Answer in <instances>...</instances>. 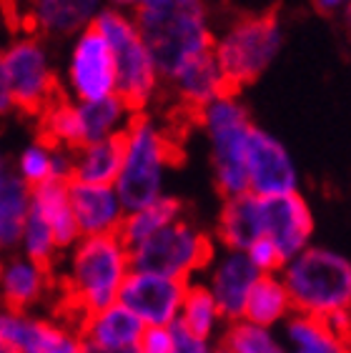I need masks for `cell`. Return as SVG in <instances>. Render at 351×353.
<instances>
[{
    "mask_svg": "<svg viewBox=\"0 0 351 353\" xmlns=\"http://www.w3.org/2000/svg\"><path fill=\"white\" fill-rule=\"evenodd\" d=\"M133 271L131 248L121 236L81 238L55 263L61 306L68 321L108 308L121 301L126 279Z\"/></svg>",
    "mask_w": 351,
    "mask_h": 353,
    "instance_id": "obj_1",
    "label": "cell"
},
{
    "mask_svg": "<svg viewBox=\"0 0 351 353\" xmlns=\"http://www.w3.org/2000/svg\"><path fill=\"white\" fill-rule=\"evenodd\" d=\"M133 15L166 81L214 50L206 0H143Z\"/></svg>",
    "mask_w": 351,
    "mask_h": 353,
    "instance_id": "obj_2",
    "label": "cell"
},
{
    "mask_svg": "<svg viewBox=\"0 0 351 353\" xmlns=\"http://www.w3.org/2000/svg\"><path fill=\"white\" fill-rule=\"evenodd\" d=\"M294 311L329 319L331 313L351 308V261L326 245H309L281 271Z\"/></svg>",
    "mask_w": 351,
    "mask_h": 353,
    "instance_id": "obj_3",
    "label": "cell"
},
{
    "mask_svg": "<svg viewBox=\"0 0 351 353\" xmlns=\"http://www.w3.org/2000/svg\"><path fill=\"white\" fill-rule=\"evenodd\" d=\"M173 165V145L166 130L149 116L133 118L123 133V165L115 190L129 211L166 196V178Z\"/></svg>",
    "mask_w": 351,
    "mask_h": 353,
    "instance_id": "obj_4",
    "label": "cell"
},
{
    "mask_svg": "<svg viewBox=\"0 0 351 353\" xmlns=\"http://www.w3.org/2000/svg\"><path fill=\"white\" fill-rule=\"evenodd\" d=\"M203 133L209 138L214 181L223 198H236L249 190V170H246V150L254 123L249 110L236 93H223L198 110Z\"/></svg>",
    "mask_w": 351,
    "mask_h": 353,
    "instance_id": "obj_5",
    "label": "cell"
},
{
    "mask_svg": "<svg viewBox=\"0 0 351 353\" xmlns=\"http://www.w3.org/2000/svg\"><path fill=\"white\" fill-rule=\"evenodd\" d=\"M95 28L108 41L115 61V75H118V95L138 113L143 105H149L151 98L158 90L161 70L151 53L149 43L143 38L141 28L135 23L133 13L106 8Z\"/></svg>",
    "mask_w": 351,
    "mask_h": 353,
    "instance_id": "obj_6",
    "label": "cell"
},
{
    "mask_svg": "<svg viewBox=\"0 0 351 353\" xmlns=\"http://www.w3.org/2000/svg\"><path fill=\"white\" fill-rule=\"evenodd\" d=\"M284 48L278 15L263 13L241 18L214 43V53L231 88L254 83Z\"/></svg>",
    "mask_w": 351,
    "mask_h": 353,
    "instance_id": "obj_7",
    "label": "cell"
},
{
    "mask_svg": "<svg viewBox=\"0 0 351 353\" xmlns=\"http://www.w3.org/2000/svg\"><path fill=\"white\" fill-rule=\"evenodd\" d=\"M214 253H216L214 238L203 233L196 223L181 218L173 225L163 228L161 233H155L153 238H149L146 243L131 248V263L135 271L161 273V276L191 283L201 279Z\"/></svg>",
    "mask_w": 351,
    "mask_h": 353,
    "instance_id": "obj_8",
    "label": "cell"
},
{
    "mask_svg": "<svg viewBox=\"0 0 351 353\" xmlns=\"http://www.w3.org/2000/svg\"><path fill=\"white\" fill-rule=\"evenodd\" d=\"M0 63L13 90L15 105L26 113H38L58 98L53 55L35 33H21L0 48Z\"/></svg>",
    "mask_w": 351,
    "mask_h": 353,
    "instance_id": "obj_9",
    "label": "cell"
},
{
    "mask_svg": "<svg viewBox=\"0 0 351 353\" xmlns=\"http://www.w3.org/2000/svg\"><path fill=\"white\" fill-rule=\"evenodd\" d=\"M63 90L75 103L103 101L118 95L113 50L98 28H88L68 46L63 63Z\"/></svg>",
    "mask_w": 351,
    "mask_h": 353,
    "instance_id": "obj_10",
    "label": "cell"
},
{
    "mask_svg": "<svg viewBox=\"0 0 351 353\" xmlns=\"http://www.w3.org/2000/svg\"><path fill=\"white\" fill-rule=\"evenodd\" d=\"M186 291V281L133 268L123 283L121 303L131 308L146 328H171L178 323Z\"/></svg>",
    "mask_w": 351,
    "mask_h": 353,
    "instance_id": "obj_11",
    "label": "cell"
},
{
    "mask_svg": "<svg viewBox=\"0 0 351 353\" xmlns=\"http://www.w3.org/2000/svg\"><path fill=\"white\" fill-rule=\"evenodd\" d=\"M249 190L261 198L298 193V168L289 148L269 130L254 125L246 150Z\"/></svg>",
    "mask_w": 351,
    "mask_h": 353,
    "instance_id": "obj_12",
    "label": "cell"
},
{
    "mask_svg": "<svg viewBox=\"0 0 351 353\" xmlns=\"http://www.w3.org/2000/svg\"><path fill=\"white\" fill-rule=\"evenodd\" d=\"M55 296H61V291L53 265L26 259L18 251L6 253L0 263V306L38 313Z\"/></svg>",
    "mask_w": 351,
    "mask_h": 353,
    "instance_id": "obj_13",
    "label": "cell"
},
{
    "mask_svg": "<svg viewBox=\"0 0 351 353\" xmlns=\"http://www.w3.org/2000/svg\"><path fill=\"white\" fill-rule=\"evenodd\" d=\"M106 0H21V18L43 41H73L93 28Z\"/></svg>",
    "mask_w": 351,
    "mask_h": 353,
    "instance_id": "obj_14",
    "label": "cell"
},
{
    "mask_svg": "<svg viewBox=\"0 0 351 353\" xmlns=\"http://www.w3.org/2000/svg\"><path fill=\"white\" fill-rule=\"evenodd\" d=\"M258 279L261 273L249 261V256L243 251H231V248H216L211 263L201 273V281L209 285L223 319L229 323L243 319L249 296Z\"/></svg>",
    "mask_w": 351,
    "mask_h": 353,
    "instance_id": "obj_15",
    "label": "cell"
},
{
    "mask_svg": "<svg viewBox=\"0 0 351 353\" xmlns=\"http://www.w3.org/2000/svg\"><path fill=\"white\" fill-rule=\"evenodd\" d=\"M263 236L278 245L286 263L309 248L314 236V213L301 193L263 198Z\"/></svg>",
    "mask_w": 351,
    "mask_h": 353,
    "instance_id": "obj_16",
    "label": "cell"
},
{
    "mask_svg": "<svg viewBox=\"0 0 351 353\" xmlns=\"http://www.w3.org/2000/svg\"><path fill=\"white\" fill-rule=\"evenodd\" d=\"M73 328V321L0 306V343L13 353H55Z\"/></svg>",
    "mask_w": 351,
    "mask_h": 353,
    "instance_id": "obj_17",
    "label": "cell"
},
{
    "mask_svg": "<svg viewBox=\"0 0 351 353\" xmlns=\"http://www.w3.org/2000/svg\"><path fill=\"white\" fill-rule=\"evenodd\" d=\"M68 190H70V203H73L81 238L118 236L121 233L129 208L121 201L115 185H93L70 181Z\"/></svg>",
    "mask_w": 351,
    "mask_h": 353,
    "instance_id": "obj_18",
    "label": "cell"
},
{
    "mask_svg": "<svg viewBox=\"0 0 351 353\" xmlns=\"http://www.w3.org/2000/svg\"><path fill=\"white\" fill-rule=\"evenodd\" d=\"M78 331L83 336V343L103 351H129L138 348L146 326L131 308H126L118 301L113 306L101 308L95 313H88L78 319Z\"/></svg>",
    "mask_w": 351,
    "mask_h": 353,
    "instance_id": "obj_19",
    "label": "cell"
},
{
    "mask_svg": "<svg viewBox=\"0 0 351 353\" xmlns=\"http://www.w3.org/2000/svg\"><path fill=\"white\" fill-rule=\"evenodd\" d=\"M263 236V198L256 193H243L236 198H223L216 223V241L221 248L249 251V245Z\"/></svg>",
    "mask_w": 351,
    "mask_h": 353,
    "instance_id": "obj_20",
    "label": "cell"
},
{
    "mask_svg": "<svg viewBox=\"0 0 351 353\" xmlns=\"http://www.w3.org/2000/svg\"><path fill=\"white\" fill-rule=\"evenodd\" d=\"M169 83L173 85L176 93L181 95L183 101L189 103V105H196L198 110L231 90L214 50L206 55H198L196 61L186 63Z\"/></svg>",
    "mask_w": 351,
    "mask_h": 353,
    "instance_id": "obj_21",
    "label": "cell"
},
{
    "mask_svg": "<svg viewBox=\"0 0 351 353\" xmlns=\"http://www.w3.org/2000/svg\"><path fill=\"white\" fill-rule=\"evenodd\" d=\"M30 208H33V188L23 183L13 168H8L0 176V248L6 253L18 251Z\"/></svg>",
    "mask_w": 351,
    "mask_h": 353,
    "instance_id": "obj_22",
    "label": "cell"
},
{
    "mask_svg": "<svg viewBox=\"0 0 351 353\" xmlns=\"http://www.w3.org/2000/svg\"><path fill=\"white\" fill-rule=\"evenodd\" d=\"M30 211L35 216H41L50 225V231L58 238V245H61L63 253L81 241V231H78V223H75L68 183L50 181V183L33 188V208Z\"/></svg>",
    "mask_w": 351,
    "mask_h": 353,
    "instance_id": "obj_23",
    "label": "cell"
},
{
    "mask_svg": "<svg viewBox=\"0 0 351 353\" xmlns=\"http://www.w3.org/2000/svg\"><path fill=\"white\" fill-rule=\"evenodd\" d=\"M78 116H81V133L86 145V143L121 138L138 113L121 95H111L103 101L78 103Z\"/></svg>",
    "mask_w": 351,
    "mask_h": 353,
    "instance_id": "obj_24",
    "label": "cell"
},
{
    "mask_svg": "<svg viewBox=\"0 0 351 353\" xmlns=\"http://www.w3.org/2000/svg\"><path fill=\"white\" fill-rule=\"evenodd\" d=\"M123 165V136L86 143L73 150V181L93 185H115Z\"/></svg>",
    "mask_w": 351,
    "mask_h": 353,
    "instance_id": "obj_25",
    "label": "cell"
},
{
    "mask_svg": "<svg viewBox=\"0 0 351 353\" xmlns=\"http://www.w3.org/2000/svg\"><path fill=\"white\" fill-rule=\"evenodd\" d=\"M294 313H296L294 301H291L289 288L278 273V276H261L256 281L249 303H246V311H243V319L263 328H276L284 326Z\"/></svg>",
    "mask_w": 351,
    "mask_h": 353,
    "instance_id": "obj_26",
    "label": "cell"
},
{
    "mask_svg": "<svg viewBox=\"0 0 351 353\" xmlns=\"http://www.w3.org/2000/svg\"><path fill=\"white\" fill-rule=\"evenodd\" d=\"M181 218H183V203L176 196L166 193V196L153 201V203L126 213V221H123L118 236L126 241L129 248H135V245L146 243L149 238H153L155 233H161L163 228L173 225L176 221H181Z\"/></svg>",
    "mask_w": 351,
    "mask_h": 353,
    "instance_id": "obj_27",
    "label": "cell"
},
{
    "mask_svg": "<svg viewBox=\"0 0 351 353\" xmlns=\"http://www.w3.org/2000/svg\"><path fill=\"white\" fill-rule=\"evenodd\" d=\"M178 323L183 328H189L191 333L201 336V339L214 341L218 333H223V323H229V321L223 319L221 308H218L214 293L209 291V285L201 279H196L189 283Z\"/></svg>",
    "mask_w": 351,
    "mask_h": 353,
    "instance_id": "obj_28",
    "label": "cell"
},
{
    "mask_svg": "<svg viewBox=\"0 0 351 353\" xmlns=\"http://www.w3.org/2000/svg\"><path fill=\"white\" fill-rule=\"evenodd\" d=\"M281 328L289 353H351V348L331 336L324 321L306 313H294Z\"/></svg>",
    "mask_w": 351,
    "mask_h": 353,
    "instance_id": "obj_29",
    "label": "cell"
},
{
    "mask_svg": "<svg viewBox=\"0 0 351 353\" xmlns=\"http://www.w3.org/2000/svg\"><path fill=\"white\" fill-rule=\"evenodd\" d=\"M41 138L50 145L66 150H78L83 145L78 103L70 98H55L41 113Z\"/></svg>",
    "mask_w": 351,
    "mask_h": 353,
    "instance_id": "obj_30",
    "label": "cell"
},
{
    "mask_svg": "<svg viewBox=\"0 0 351 353\" xmlns=\"http://www.w3.org/2000/svg\"><path fill=\"white\" fill-rule=\"evenodd\" d=\"M13 170L18 173L23 183H28L30 188L58 181V145H50L43 138L30 141L15 156Z\"/></svg>",
    "mask_w": 351,
    "mask_h": 353,
    "instance_id": "obj_31",
    "label": "cell"
},
{
    "mask_svg": "<svg viewBox=\"0 0 351 353\" xmlns=\"http://www.w3.org/2000/svg\"><path fill=\"white\" fill-rule=\"evenodd\" d=\"M221 343L234 353H289L284 339L274 328H263L251 321H231L223 328Z\"/></svg>",
    "mask_w": 351,
    "mask_h": 353,
    "instance_id": "obj_32",
    "label": "cell"
},
{
    "mask_svg": "<svg viewBox=\"0 0 351 353\" xmlns=\"http://www.w3.org/2000/svg\"><path fill=\"white\" fill-rule=\"evenodd\" d=\"M18 253H23L26 259L38 261V263L53 265V268L63 256L61 245H58V238L50 231V225H48L41 216H35L33 211L28 216L26 228H23V233H21Z\"/></svg>",
    "mask_w": 351,
    "mask_h": 353,
    "instance_id": "obj_33",
    "label": "cell"
},
{
    "mask_svg": "<svg viewBox=\"0 0 351 353\" xmlns=\"http://www.w3.org/2000/svg\"><path fill=\"white\" fill-rule=\"evenodd\" d=\"M249 261L256 265V271L261 276H278V273L284 271L286 259L284 253L278 251V245L271 241L269 236H261L258 241L249 245V251H246Z\"/></svg>",
    "mask_w": 351,
    "mask_h": 353,
    "instance_id": "obj_34",
    "label": "cell"
},
{
    "mask_svg": "<svg viewBox=\"0 0 351 353\" xmlns=\"http://www.w3.org/2000/svg\"><path fill=\"white\" fill-rule=\"evenodd\" d=\"M173 333V353H214L216 343L209 339H201L196 333H191L189 328H183L181 323L171 326Z\"/></svg>",
    "mask_w": 351,
    "mask_h": 353,
    "instance_id": "obj_35",
    "label": "cell"
},
{
    "mask_svg": "<svg viewBox=\"0 0 351 353\" xmlns=\"http://www.w3.org/2000/svg\"><path fill=\"white\" fill-rule=\"evenodd\" d=\"M138 353H173V333L171 328H146Z\"/></svg>",
    "mask_w": 351,
    "mask_h": 353,
    "instance_id": "obj_36",
    "label": "cell"
},
{
    "mask_svg": "<svg viewBox=\"0 0 351 353\" xmlns=\"http://www.w3.org/2000/svg\"><path fill=\"white\" fill-rule=\"evenodd\" d=\"M324 323L334 339L341 341L346 348H351V308L331 313L329 319H324Z\"/></svg>",
    "mask_w": 351,
    "mask_h": 353,
    "instance_id": "obj_37",
    "label": "cell"
},
{
    "mask_svg": "<svg viewBox=\"0 0 351 353\" xmlns=\"http://www.w3.org/2000/svg\"><path fill=\"white\" fill-rule=\"evenodd\" d=\"M15 108H18V105H15L13 90H10L8 75H6V70H3V63H0V118L10 116Z\"/></svg>",
    "mask_w": 351,
    "mask_h": 353,
    "instance_id": "obj_38",
    "label": "cell"
},
{
    "mask_svg": "<svg viewBox=\"0 0 351 353\" xmlns=\"http://www.w3.org/2000/svg\"><path fill=\"white\" fill-rule=\"evenodd\" d=\"M349 3L351 0H314L316 10H321V13H336L341 8H349Z\"/></svg>",
    "mask_w": 351,
    "mask_h": 353,
    "instance_id": "obj_39",
    "label": "cell"
},
{
    "mask_svg": "<svg viewBox=\"0 0 351 353\" xmlns=\"http://www.w3.org/2000/svg\"><path fill=\"white\" fill-rule=\"evenodd\" d=\"M143 0H106V8H115V10H126V13H135Z\"/></svg>",
    "mask_w": 351,
    "mask_h": 353,
    "instance_id": "obj_40",
    "label": "cell"
},
{
    "mask_svg": "<svg viewBox=\"0 0 351 353\" xmlns=\"http://www.w3.org/2000/svg\"><path fill=\"white\" fill-rule=\"evenodd\" d=\"M86 353H138V348H129V351H103V348L86 346Z\"/></svg>",
    "mask_w": 351,
    "mask_h": 353,
    "instance_id": "obj_41",
    "label": "cell"
},
{
    "mask_svg": "<svg viewBox=\"0 0 351 353\" xmlns=\"http://www.w3.org/2000/svg\"><path fill=\"white\" fill-rule=\"evenodd\" d=\"M10 10V0H0V18H6Z\"/></svg>",
    "mask_w": 351,
    "mask_h": 353,
    "instance_id": "obj_42",
    "label": "cell"
},
{
    "mask_svg": "<svg viewBox=\"0 0 351 353\" xmlns=\"http://www.w3.org/2000/svg\"><path fill=\"white\" fill-rule=\"evenodd\" d=\"M214 353H234V351H229V348L223 346V343H216V348H214Z\"/></svg>",
    "mask_w": 351,
    "mask_h": 353,
    "instance_id": "obj_43",
    "label": "cell"
},
{
    "mask_svg": "<svg viewBox=\"0 0 351 353\" xmlns=\"http://www.w3.org/2000/svg\"><path fill=\"white\" fill-rule=\"evenodd\" d=\"M8 168H10V165H8V163H6V158L0 156V176H3V173H6V170H8Z\"/></svg>",
    "mask_w": 351,
    "mask_h": 353,
    "instance_id": "obj_44",
    "label": "cell"
},
{
    "mask_svg": "<svg viewBox=\"0 0 351 353\" xmlns=\"http://www.w3.org/2000/svg\"><path fill=\"white\" fill-rule=\"evenodd\" d=\"M0 353H13V351H10V348H8L6 343H0Z\"/></svg>",
    "mask_w": 351,
    "mask_h": 353,
    "instance_id": "obj_45",
    "label": "cell"
},
{
    "mask_svg": "<svg viewBox=\"0 0 351 353\" xmlns=\"http://www.w3.org/2000/svg\"><path fill=\"white\" fill-rule=\"evenodd\" d=\"M3 259H6V251H3V248H0V263H3Z\"/></svg>",
    "mask_w": 351,
    "mask_h": 353,
    "instance_id": "obj_46",
    "label": "cell"
},
{
    "mask_svg": "<svg viewBox=\"0 0 351 353\" xmlns=\"http://www.w3.org/2000/svg\"><path fill=\"white\" fill-rule=\"evenodd\" d=\"M349 18H351V3H349Z\"/></svg>",
    "mask_w": 351,
    "mask_h": 353,
    "instance_id": "obj_47",
    "label": "cell"
}]
</instances>
